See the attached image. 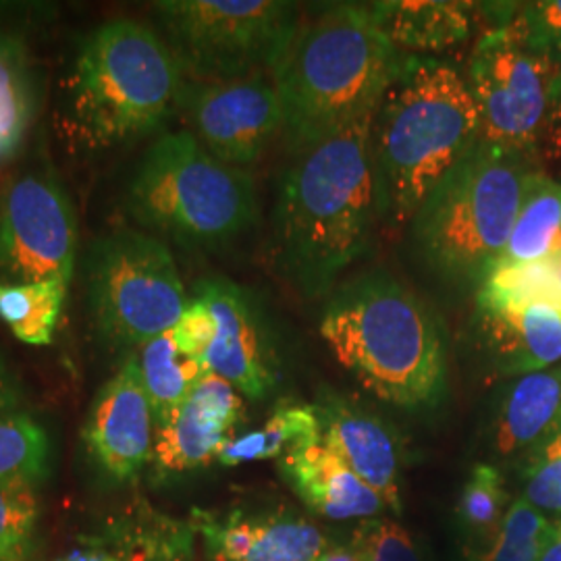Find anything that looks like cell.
Here are the masks:
<instances>
[{
	"label": "cell",
	"instance_id": "4",
	"mask_svg": "<svg viewBox=\"0 0 561 561\" xmlns=\"http://www.w3.org/2000/svg\"><path fill=\"white\" fill-rule=\"evenodd\" d=\"M319 331L341 366L379 400L421 408L442 398L447 375L442 324L393 275L370 271L337 285Z\"/></svg>",
	"mask_w": 561,
	"mask_h": 561
},
{
	"label": "cell",
	"instance_id": "2",
	"mask_svg": "<svg viewBox=\"0 0 561 561\" xmlns=\"http://www.w3.org/2000/svg\"><path fill=\"white\" fill-rule=\"evenodd\" d=\"M479 141L468 78L451 62L408 55L373 117L379 221L410 225L433 187Z\"/></svg>",
	"mask_w": 561,
	"mask_h": 561
},
{
	"label": "cell",
	"instance_id": "42",
	"mask_svg": "<svg viewBox=\"0 0 561 561\" xmlns=\"http://www.w3.org/2000/svg\"><path fill=\"white\" fill-rule=\"evenodd\" d=\"M558 259H560V264H561V250H560V252H558Z\"/></svg>",
	"mask_w": 561,
	"mask_h": 561
},
{
	"label": "cell",
	"instance_id": "32",
	"mask_svg": "<svg viewBox=\"0 0 561 561\" xmlns=\"http://www.w3.org/2000/svg\"><path fill=\"white\" fill-rule=\"evenodd\" d=\"M522 497L541 512L561 516V426L528 451Z\"/></svg>",
	"mask_w": 561,
	"mask_h": 561
},
{
	"label": "cell",
	"instance_id": "15",
	"mask_svg": "<svg viewBox=\"0 0 561 561\" xmlns=\"http://www.w3.org/2000/svg\"><path fill=\"white\" fill-rule=\"evenodd\" d=\"M243 419L240 391L208 373L180 408L157 424L152 460L157 477L198 470L219 454Z\"/></svg>",
	"mask_w": 561,
	"mask_h": 561
},
{
	"label": "cell",
	"instance_id": "26",
	"mask_svg": "<svg viewBox=\"0 0 561 561\" xmlns=\"http://www.w3.org/2000/svg\"><path fill=\"white\" fill-rule=\"evenodd\" d=\"M67 294V280H0V321L25 345H50L55 340Z\"/></svg>",
	"mask_w": 561,
	"mask_h": 561
},
{
	"label": "cell",
	"instance_id": "14",
	"mask_svg": "<svg viewBox=\"0 0 561 561\" xmlns=\"http://www.w3.org/2000/svg\"><path fill=\"white\" fill-rule=\"evenodd\" d=\"M194 296L208 304L217 322V335L204 356L208 373L252 400L268 396L277 375L266 324L252 294L233 280L210 277L196 283Z\"/></svg>",
	"mask_w": 561,
	"mask_h": 561
},
{
	"label": "cell",
	"instance_id": "22",
	"mask_svg": "<svg viewBox=\"0 0 561 561\" xmlns=\"http://www.w3.org/2000/svg\"><path fill=\"white\" fill-rule=\"evenodd\" d=\"M192 551V533L157 514L121 518L57 561H167Z\"/></svg>",
	"mask_w": 561,
	"mask_h": 561
},
{
	"label": "cell",
	"instance_id": "27",
	"mask_svg": "<svg viewBox=\"0 0 561 561\" xmlns=\"http://www.w3.org/2000/svg\"><path fill=\"white\" fill-rule=\"evenodd\" d=\"M34 115V81L25 44L0 32V164L20 152Z\"/></svg>",
	"mask_w": 561,
	"mask_h": 561
},
{
	"label": "cell",
	"instance_id": "1",
	"mask_svg": "<svg viewBox=\"0 0 561 561\" xmlns=\"http://www.w3.org/2000/svg\"><path fill=\"white\" fill-rule=\"evenodd\" d=\"M375 111L294 150L280 175L273 256L304 300L329 298L373 241L379 221L370 159Z\"/></svg>",
	"mask_w": 561,
	"mask_h": 561
},
{
	"label": "cell",
	"instance_id": "11",
	"mask_svg": "<svg viewBox=\"0 0 561 561\" xmlns=\"http://www.w3.org/2000/svg\"><path fill=\"white\" fill-rule=\"evenodd\" d=\"M76 213L59 180L30 169L0 192V277L4 283L73 279Z\"/></svg>",
	"mask_w": 561,
	"mask_h": 561
},
{
	"label": "cell",
	"instance_id": "10",
	"mask_svg": "<svg viewBox=\"0 0 561 561\" xmlns=\"http://www.w3.org/2000/svg\"><path fill=\"white\" fill-rule=\"evenodd\" d=\"M558 69L524 41L512 4L502 2L500 21L474 44L466 76L479 111V141L539 161Z\"/></svg>",
	"mask_w": 561,
	"mask_h": 561
},
{
	"label": "cell",
	"instance_id": "19",
	"mask_svg": "<svg viewBox=\"0 0 561 561\" xmlns=\"http://www.w3.org/2000/svg\"><path fill=\"white\" fill-rule=\"evenodd\" d=\"M280 472L301 502L329 520L373 518L387 507L322 442L280 458Z\"/></svg>",
	"mask_w": 561,
	"mask_h": 561
},
{
	"label": "cell",
	"instance_id": "17",
	"mask_svg": "<svg viewBox=\"0 0 561 561\" xmlns=\"http://www.w3.org/2000/svg\"><path fill=\"white\" fill-rule=\"evenodd\" d=\"M317 412L322 422V443L366 482L387 507L400 514V456L389 428L375 414L337 396H327L317 405Z\"/></svg>",
	"mask_w": 561,
	"mask_h": 561
},
{
	"label": "cell",
	"instance_id": "37",
	"mask_svg": "<svg viewBox=\"0 0 561 561\" xmlns=\"http://www.w3.org/2000/svg\"><path fill=\"white\" fill-rule=\"evenodd\" d=\"M539 157L547 161H561V65L558 69L556 94H553V104L545 125Z\"/></svg>",
	"mask_w": 561,
	"mask_h": 561
},
{
	"label": "cell",
	"instance_id": "25",
	"mask_svg": "<svg viewBox=\"0 0 561 561\" xmlns=\"http://www.w3.org/2000/svg\"><path fill=\"white\" fill-rule=\"evenodd\" d=\"M138 362L157 424L171 416L208 375L204 362L181 354L171 331L140 347Z\"/></svg>",
	"mask_w": 561,
	"mask_h": 561
},
{
	"label": "cell",
	"instance_id": "21",
	"mask_svg": "<svg viewBox=\"0 0 561 561\" xmlns=\"http://www.w3.org/2000/svg\"><path fill=\"white\" fill-rule=\"evenodd\" d=\"M477 4L449 0L370 2L382 34L405 53H443L470 38Z\"/></svg>",
	"mask_w": 561,
	"mask_h": 561
},
{
	"label": "cell",
	"instance_id": "40",
	"mask_svg": "<svg viewBox=\"0 0 561 561\" xmlns=\"http://www.w3.org/2000/svg\"><path fill=\"white\" fill-rule=\"evenodd\" d=\"M319 561H362V558L354 547H335V549H324Z\"/></svg>",
	"mask_w": 561,
	"mask_h": 561
},
{
	"label": "cell",
	"instance_id": "39",
	"mask_svg": "<svg viewBox=\"0 0 561 561\" xmlns=\"http://www.w3.org/2000/svg\"><path fill=\"white\" fill-rule=\"evenodd\" d=\"M539 561H561V520L553 522V535L547 542Z\"/></svg>",
	"mask_w": 561,
	"mask_h": 561
},
{
	"label": "cell",
	"instance_id": "38",
	"mask_svg": "<svg viewBox=\"0 0 561 561\" xmlns=\"http://www.w3.org/2000/svg\"><path fill=\"white\" fill-rule=\"evenodd\" d=\"M21 401H23V393H21L20 382L0 358V416L20 412L18 408Z\"/></svg>",
	"mask_w": 561,
	"mask_h": 561
},
{
	"label": "cell",
	"instance_id": "31",
	"mask_svg": "<svg viewBox=\"0 0 561 561\" xmlns=\"http://www.w3.org/2000/svg\"><path fill=\"white\" fill-rule=\"evenodd\" d=\"M551 535L553 522L547 520L533 503L518 497L505 512L497 537L481 561H539Z\"/></svg>",
	"mask_w": 561,
	"mask_h": 561
},
{
	"label": "cell",
	"instance_id": "41",
	"mask_svg": "<svg viewBox=\"0 0 561 561\" xmlns=\"http://www.w3.org/2000/svg\"><path fill=\"white\" fill-rule=\"evenodd\" d=\"M167 561H190V553H185V556H178V558H171V560Z\"/></svg>",
	"mask_w": 561,
	"mask_h": 561
},
{
	"label": "cell",
	"instance_id": "7",
	"mask_svg": "<svg viewBox=\"0 0 561 561\" xmlns=\"http://www.w3.org/2000/svg\"><path fill=\"white\" fill-rule=\"evenodd\" d=\"M539 161L477 141L412 219L421 261L443 279L481 285L497 266Z\"/></svg>",
	"mask_w": 561,
	"mask_h": 561
},
{
	"label": "cell",
	"instance_id": "36",
	"mask_svg": "<svg viewBox=\"0 0 561 561\" xmlns=\"http://www.w3.org/2000/svg\"><path fill=\"white\" fill-rule=\"evenodd\" d=\"M171 335L181 354L204 362V356L217 335V322L208 304L198 296L190 298L180 321L171 329Z\"/></svg>",
	"mask_w": 561,
	"mask_h": 561
},
{
	"label": "cell",
	"instance_id": "29",
	"mask_svg": "<svg viewBox=\"0 0 561 561\" xmlns=\"http://www.w3.org/2000/svg\"><path fill=\"white\" fill-rule=\"evenodd\" d=\"M50 443L38 421L13 412L0 416V482H41L48 477Z\"/></svg>",
	"mask_w": 561,
	"mask_h": 561
},
{
	"label": "cell",
	"instance_id": "5",
	"mask_svg": "<svg viewBox=\"0 0 561 561\" xmlns=\"http://www.w3.org/2000/svg\"><path fill=\"white\" fill-rule=\"evenodd\" d=\"M125 201L141 231L210 252L243 238L261 215L250 173L215 159L190 129L167 131L146 150Z\"/></svg>",
	"mask_w": 561,
	"mask_h": 561
},
{
	"label": "cell",
	"instance_id": "9",
	"mask_svg": "<svg viewBox=\"0 0 561 561\" xmlns=\"http://www.w3.org/2000/svg\"><path fill=\"white\" fill-rule=\"evenodd\" d=\"M190 298L164 241L141 229H117L88 259V304L111 343L144 347L171 331Z\"/></svg>",
	"mask_w": 561,
	"mask_h": 561
},
{
	"label": "cell",
	"instance_id": "13",
	"mask_svg": "<svg viewBox=\"0 0 561 561\" xmlns=\"http://www.w3.org/2000/svg\"><path fill=\"white\" fill-rule=\"evenodd\" d=\"M154 412L144 389L138 356H129L102 385L83 424L88 456L113 481H134L152 460Z\"/></svg>",
	"mask_w": 561,
	"mask_h": 561
},
{
	"label": "cell",
	"instance_id": "6",
	"mask_svg": "<svg viewBox=\"0 0 561 561\" xmlns=\"http://www.w3.org/2000/svg\"><path fill=\"white\" fill-rule=\"evenodd\" d=\"M180 65L159 30L138 20L92 30L67 83L69 108L94 146H119L157 134L180 102Z\"/></svg>",
	"mask_w": 561,
	"mask_h": 561
},
{
	"label": "cell",
	"instance_id": "34",
	"mask_svg": "<svg viewBox=\"0 0 561 561\" xmlns=\"http://www.w3.org/2000/svg\"><path fill=\"white\" fill-rule=\"evenodd\" d=\"M512 21L537 53L561 65V0L512 2Z\"/></svg>",
	"mask_w": 561,
	"mask_h": 561
},
{
	"label": "cell",
	"instance_id": "12",
	"mask_svg": "<svg viewBox=\"0 0 561 561\" xmlns=\"http://www.w3.org/2000/svg\"><path fill=\"white\" fill-rule=\"evenodd\" d=\"M178 111L215 159L243 171L259 161L283 131V106L271 76L183 80Z\"/></svg>",
	"mask_w": 561,
	"mask_h": 561
},
{
	"label": "cell",
	"instance_id": "35",
	"mask_svg": "<svg viewBox=\"0 0 561 561\" xmlns=\"http://www.w3.org/2000/svg\"><path fill=\"white\" fill-rule=\"evenodd\" d=\"M352 547L360 553L362 561H421L408 530L387 518L362 522Z\"/></svg>",
	"mask_w": 561,
	"mask_h": 561
},
{
	"label": "cell",
	"instance_id": "8",
	"mask_svg": "<svg viewBox=\"0 0 561 561\" xmlns=\"http://www.w3.org/2000/svg\"><path fill=\"white\" fill-rule=\"evenodd\" d=\"M152 11L192 81L273 78L301 18L300 4L283 0H161Z\"/></svg>",
	"mask_w": 561,
	"mask_h": 561
},
{
	"label": "cell",
	"instance_id": "28",
	"mask_svg": "<svg viewBox=\"0 0 561 561\" xmlns=\"http://www.w3.org/2000/svg\"><path fill=\"white\" fill-rule=\"evenodd\" d=\"M477 308L551 304L561 310V264L553 259L497 266L477 287Z\"/></svg>",
	"mask_w": 561,
	"mask_h": 561
},
{
	"label": "cell",
	"instance_id": "18",
	"mask_svg": "<svg viewBox=\"0 0 561 561\" xmlns=\"http://www.w3.org/2000/svg\"><path fill=\"white\" fill-rule=\"evenodd\" d=\"M477 329L502 375L524 377L561 362V310L551 304L477 308Z\"/></svg>",
	"mask_w": 561,
	"mask_h": 561
},
{
	"label": "cell",
	"instance_id": "33",
	"mask_svg": "<svg viewBox=\"0 0 561 561\" xmlns=\"http://www.w3.org/2000/svg\"><path fill=\"white\" fill-rule=\"evenodd\" d=\"M507 493L502 474L489 463H479L461 491L460 516L472 528H493L502 520Z\"/></svg>",
	"mask_w": 561,
	"mask_h": 561
},
{
	"label": "cell",
	"instance_id": "23",
	"mask_svg": "<svg viewBox=\"0 0 561 561\" xmlns=\"http://www.w3.org/2000/svg\"><path fill=\"white\" fill-rule=\"evenodd\" d=\"M560 250L561 183L537 169L526 181L520 210L497 266L547 261Z\"/></svg>",
	"mask_w": 561,
	"mask_h": 561
},
{
	"label": "cell",
	"instance_id": "24",
	"mask_svg": "<svg viewBox=\"0 0 561 561\" xmlns=\"http://www.w3.org/2000/svg\"><path fill=\"white\" fill-rule=\"evenodd\" d=\"M322 442V422L317 405L279 401L261 431L236 437L222 447V466H240L248 461L285 458L296 449Z\"/></svg>",
	"mask_w": 561,
	"mask_h": 561
},
{
	"label": "cell",
	"instance_id": "3",
	"mask_svg": "<svg viewBox=\"0 0 561 561\" xmlns=\"http://www.w3.org/2000/svg\"><path fill=\"white\" fill-rule=\"evenodd\" d=\"M405 53L382 34L370 2H327L301 13L273 80L294 150L375 111Z\"/></svg>",
	"mask_w": 561,
	"mask_h": 561
},
{
	"label": "cell",
	"instance_id": "16",
	"mask_svg": "<svg viewBox=\"0 0 561 561\" xmlns=\"http://www.w3.org/2000/svg\"><path fill=\"white\" fill-rule=\"evenodd\" d=\"M192 526L213 561H319L327 549V539L312 522L285 514L194 512Z\"/></svg>",
	"mask_w": 561,
	"mask_h": 561
},
{
	"label": "cell",
	"instance_id": "30",
	"mask_svg": "<svg viewBox=\"0 0 561 561\" xmlns=\"http://www.w3.org/2000/svg\"><path fill=\"white\" fill-rule=\"evenodd\" d=\"M38 520V482H0V561H30Z\"/></svg>",
	"mask_w": 561,
	"mask_h": 561
},
{
	"label": "cell",
	"instance_id": "20",
	"mask_svg": "<svg viewBox=\"0 0 561 561\" xmlns=\"http://www.w3.org/2000/svg\"><path fill=\"white\" fill-rule=\"evenodd\" d=\"M561 426V366L518 377L503 391L493 419L502 456L533 451Z\"/></svg>",
	"mask_w": 561,
	"mask_h": 561
}]
</instances>
